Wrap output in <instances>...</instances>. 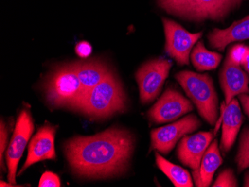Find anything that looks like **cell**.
<instances>
[{
	"mask_svg": "<svg viewBox=\"0 0 249 187\" xmlns=\"http://www.w3.org/2000/svg\"><path fill=\"white\" fill-rule=\"evenodd\" d=\"M192 103L174 89H167L149 110L148 116L155 123L172 122L193 111Z\"/></svg>",
	"mask_w": 249,
	"mask_h": 187,
	"instance_id": "cell-9",
	"label": "cell"
},
{
	"mask_svg": "<svg viewBox=\"0 0 249 187\" xmlns=\"http://www.w3.org/2000/svg\"><path fill=\"white\" fill-rule=\"evenodd\" d=\"M191 61L194 67L198 71L211 70L219 66L222 54L208 51L205 48L203 41H199L192 51Z\"/></svg>",
	"mask_w": 249,
	"mask_h": 187,
	"instance_id": "cell-18",
	"label": "cell"
},
{
	"mask_svg": "<svg viewBox=\"0 0 249 187\" xmlns=\"http://www.w3.org/2000/svg\"><path fill=\"white\" fill-rule=\"evenodd\" d=\"M243 114L239 102L233 99L229 105L225 107L222 119V135L221 139V150L228 153L234 144L243 122Z\"/></svg>",
	"mask_w": 249,
	"mask_h": 187,
	"instance_id": "cell-13",
	"label": "cell"
},
{
	"mask_svg": "<svg viewBox=\"0 0 249 187\" xmlns=\"http://www.w3.org/2000/svg\"><path fill=\"white\" fill-rule=\"evenodd\" d=\"M129 131L111 128L94 136H76L65 144L72 171L83 178H107L124 174L134 150Z\"/></svg>",
	"mask_w": 249,
	"mask_h": 187,
	"instance_id": "cell-1",
	"label": "cell"
},
{
	"mask_svg": "<svg viewBox=\"0 0 249 187\" xmlns=\"http://www.w3.org/2000/svg\"><path fill=\"white\" fill-rule=\"evenodd\" d=\"M225 107H226V104H225V102L222 103L221 104V117L220 119L218 120L217 122L216 123V127H215V129L213 131L214 135H216L217 134L218 131H219V127H220L221 123L222 122V119H223V116H224V111H225Z\"/></svg>",
	"mask_w": 249,
	"mask_h": 187,
	"instance_id": "cell-26",
	"label": "cell"
},
{
	"mask_svg": "<svg viewBox=\"0 0 249 187\" xmlns=\"http://www.w3.org/2000/svg\"><path fill=\"white\" fill-rule=\"evenodd\" d=\"M213 187H236L238 182L233 174V170L227 169L222 171L214 183Z\"/></svg>",
	"mask_w": 249,
	"mask_h": 187,
	"instance_id": "cell-20",
	"label": "cell"
},
{
	"mask_svg": "<svg viewBox=\"0 0 249 187\" xmlns=\"http://www.w3.org/2000/svg\"><path fill=\"white\" fill-rule=\"evenodd\" d=\"M92 47L88 42L82 41L78 43L75 47V52L78 56L87 58L92 53Z\"/></svg>",
	"mask_w": 249,
	"mask_h": 187,
	"instance_id": "cell-23",
	"label": "cell"
},
{
	"mask_svg": "<svg viewBox=\"0 0 249 187\" xmlns=\"http://www.w3.org/2000/svg\"><path fill=\"white\" fill-rule=\"evenodd\" d=\"M173 63L159 58L145 63L136 72V80L140 90V98L143 104L151 102L161 90Z\"/></svg>",
	"mask_w": 249,
	"mask_h": 187,
	"instance_id": "cell-5",
	"label": "cell"
},
{
	"mask_svg": "<svg viewBox=\"0 0 249 187\" xmlns=\"http://www.w3.org/2000/svg\"><path fill=\"white\" fill-rule=\"evenodd\" d=\"M40 187H61L59 178L54 173L46 171L40 178Z\"/></svg>",
	"mask_w": 249,
	"mask_h": 187,
	"instance_id": "cell-22",
	"label": "cell"
},
{
	"mask_svg": "<svg viewBox=\"0 0 249 187\" xmlns=\"http://www.w3.org/2000/svg\"><path fill=\"white\" fill-rule=\"evenodd\" d=\"M213 136L212 132L206 131L192 136H183L178 147V158L186 167H190L194 171H198L203 156Z\"/></svg>",
	"mask_w": 249,
	"mask_h": 187,
	"instance_id": "cell-10",
	"label": "cell"
},
{
	"mask_svg": "<svg viewBox=\"0 0 249 187\" xmlns=\"http://www.w3.org/2000/svg\"><path fill=\"white\" fill-rule=\"evenodd\" d=\"M47 102L53 107L75 108L82 94V86L75 64L58 66L45 82Z\"/></svg>",
	"mask_w": 249,
	"mask_h": 187,
	"instance_id": "cell-4",
	"label": "cell"
},
{
	"mask_svg": "<svg viewBox=\"0 0 249 187\" xmlns=\"http://www.w3.org/2000/svg\"><path fill=\"white\" fill-rule=\"evenodd\" d=\"M236 163L239 172L249 168V127H246L240 136V148Z\"/></svg>",
	"mask_w": 249,
	"mask_h": 187,
	"instance_id": "cell-19",
	"label": "cell"
},
{
	"mask_svg": "<svg viewBox=\"0 0 249 187\" xmlns=\"http://www.w3.org/2000/svg\"><path fill=\"white\" fill-rule=\"evenodd\" d=\"M56 128L53 125L46 124L40 128L32 138L28 148V156L19 174L32 165L46 160H54V136Z\"/></svg>",
	"mask_w": 249,
	"mask_h": 187,
	"instance_id": "cell-11",
	"label": "cell"
},
{
	"mask_svg": "<svg viewBox=\"0 0 249 187\" xmlns=\"http://www.w3.org/2000/svg\"><path fill=\"white\" fill-rule=\"evenodd\" d=\"M163 24L166 37L165 51L179 65H187L190 51L202 36V32L190 33L178 23L166 18H163Z\"/></svg>",
	"mask_w": 249,
	"mask_h": 187,
	"instance_id": "cell-6",
	"label": "cell"
},
{
	"mask_svg": "<svg viewBox=\"0 0 249 187\" xmlns=\"http://www.w3.org/2000/svg\"><path fill=\"white\" fill-rule=\"evenodd\" d=\"M155 156L158 168L167 176L175 187H194L191 176L187 170L177 165L173 164L171 162L168 161L159 153H157Z\"/></svg>",
	"mask_w": 249,
	"mask_h": 187,
	"instance_id": "cell-17",
	"label": "cell"
},
{
	"mask_svg": "<svg viewBox=\"0 0 249 187\" xmlns=\"http://www.w3.org/2000/svg\"><path fill=\"white\" fill-rule=\"evenodd\" d=\"M222 162L223 160L218 146V140L215 139L203 156L199 170L193 172L196 187H209L214 174L222 165Z\"/></svg>",
	"mask_w": 249,
	"mask_h": 187,
	"instance_id": "cell-16",
	"label": "cell"
},
{
	"mask_svg": "<svg viewBox=\"0 0 249 187\" xmlns=\"http://www.w3.org/2000/svg\"><path fill=\"white\" fill-rule=\"evenodd\" d=\"M34 123L30 112L23 109L17 120L14 135L7 149L6 162L8 169V179L10 184H16L18 163L33 133Z\"/></svg>",
	"mask_w": 249,
	"mask_h": 187,
	"instance_id": "cell-8",
	"label": "cell"
},
{
	"mask_svg": "<svg viewBox=\"0 0 249 187\" xmlns=\"http://www.w3.org/2000/svg\"><path fill=\"white\" fill-rule=\"evenodd\" d=\"M7 139H8V131L3 122H1V165L3 163V153L6 148Z\"/></svg>",
	"mask_w": 249,
	"mask_h": 187,
	"instance_id": "cell-24",
	"label": "cell"
},
{
	"mask_svg": "<svg viewBox=\"0 0 249 187\" xmlns=\"http://www.w3.org/2000/svg\"><path fill=\"white\" fill-rule=\"evenodd\" d=\"M241 66L246 69V72L249 74V53H248L246 59L242 63Z\"/></svg>",
	"mask_w": 249,
	"mask_h": 187,
	"instance_id": "cell-27",
	"label": "cell"
},
{
	"mask_svg": "<svg viewBox=\"0 0 249 187\" xmlns=\"http://www.w3.org/2000/svg\"><path fill=\"white\" fill-rule=\"evenodd\" d=\"M201 125L199 119L194 114H190L177 122L152 130L151 146L163 154L171 152L178 141L188 134L196 131Z\"/></svg>",
	"mask_w": 249,
	"mask_h": 187,
	"instance_id": "cell-7",
	"label": "cell"
},
{
	"mask_svg": "<svg viewBox=\"0 0 249 187\" xmlns=\"http://www.w3.org/2000/svg\"><path fill=\"white\" fill-rule=\"evenodd\" d=\"M243 187H249V171L245 174L244 186Z\"/></svg>",
	"mask_w": 249,
	"mask_h": 187,
	"instance_id": "cell-28",
	"label": "cell"
},
{
	"mask_svg": "<svg viewBox=\"0 0 249 187\" xmlns=\"http://www.w3.org/2000/svg\"><path fill=\"white\" fill-rule=\"evenodd\" d=\"M176 80L194 102L198 113L210 125L216 123L218 117V97L213 82L208 74L181 71Z\"/></svg>",
	"mask_w": 249,
	"mask_h": 187,
	"instance_id": "cell-3",
	"label": "cell"
},
{
	"mask_svg": "<svg viewBox=\"0 0 249 187\" xmlns=\"http://www.w3.org/2000/svg\"><path fill=\"white\" fill-rule=\"evenodd\" d=\"M126 107V96L123 85L117 75L110 70L106 78L79 102L75 109L93 118L105 119L124 112Z\"/></svg>",
	"mask_w": 249,
	"mask_h": 187,
	"instance_id": "cell-2",
	"label": "cell"
},
{
	"mask_svg": "<svg viewBox=\"0 0 249 187\" xmlns=\"http://www.w3.org/2000/svg\"><path fill=\"white\" fill-rule=\"evenodd\" d=\"M238 98L240 102H241L242 106H243L245 114L249 118V95L240 94L239 95Z\"/></svg>",
	"mask_w": 249,
	"mask_h": 187,
	"instance_id": "cell-25",
	"label": "cell"
},
{
	"mask_svg": "<svg viewBox=\"0 0 249 187\" xmlns=\"http://www.w3.org/2000/svg\"><path fill=\"white\" fill-rule=\"evenodd\" d=\"M208 41L212 48L222 51L230 43L249 39V15L225 29H214L208 34Z\"/></svg>",
	"mask_w": 249,
	"mask_h": 187,
	"instance_id": "cell-15",
	"label": "cell"
},
{
	"mask_svg": "<svg viewBox=\"0 0 249 187\" xmlns=\"http://www.w3.org/2000/svg\"><path fill=\"white\" fill-rule=\"evenodd\" d=\"M240 67L227 56L221 70L219 81L225 95L226 105L230 104L235 96L249 95V77Z\"/></svg>",
	"mask_w": 249,
	"mask_h": 187,
	"instance_id": "cell-12",
	"label": "cell"
},
{
	"mask_svg": "<svg viewBox=\"0 0 249 187\" xmlns=\"http://www.w3.org/2000/svg\"><path fill=\"white\" fill-rule=\"evenodd\" d=\"M249 51V47H246L243 44H236L229 50L227 56L234 64L241 66L242 63L246 59Z\"/></svg>",
	"mask_w": 249,
	"mask_h": 187,
	"instance_id": "cell-21",
	"label": "cell"
},
{
	"mask_svg": "<svg viewBox=\"0 0 249 187\" xmlns=\"http://www.w3.org/2000/svg\"><path fill=\"white\" fill-rule=\"evenodd\" d=\"M74 64L77 75L82 86V97L79 100L80 102L94 86L106 78V75L110 72V69L107 64L101 60L78 61L74 62Z\"/></svg>",
	"mask_w": 249,
	"mask_h": 187,
	"instance_id": "cell-14",
	"label": "cell"
}]
</instances>
